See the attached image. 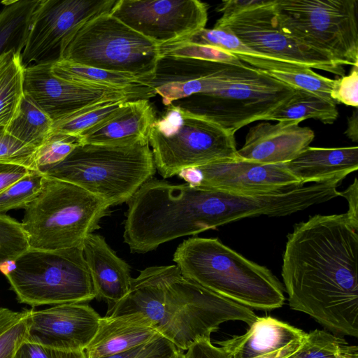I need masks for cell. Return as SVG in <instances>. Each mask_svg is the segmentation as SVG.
<instances>
[{
	"label": "cell",
	"instance_id": "6da1fadb",
	"mask_svg": "<svg viewBox=\"0 0 358 358\" xmlns=\"http://www.w3.org/2000/svg\"><path fill=\"white\" fill-rule=\"evenodd\" d=\"M345 214L315 215L287 236L282 277L290 308L358 336V234Z\"/></svg>",
	"mask_w": 358,
	"mask_h": 358
},
{
	"label": "cell",
	"instance_id": "3957f363",
	"mask_svg": "<svg viewBox=\"0 0 358 358\" xmlns=\"http://www.w3.org/2000/svg\"><path fill=\"white\" fill-rule=\"evenodd\" d=\"M173 261L185 278L249 308L271 310L284 304V288L270 270L217 238H189Z\"/></svg>",
	"mask_w": 358,
	"mask_h": 358
},
{
	"label": "cell",
	"instance_id": "8d00e7d4",
	"mask_svg": "<svg viewBox=\"0 0 358 358\" xmlns=\"http://www.w3.org/2000/svg\"><path fill=\"white\" fill-rule=\"evenodd\" d=\"M36 150L10 134L4 127H0V162L18 164L36 171Z\"/></svg>",
	"mask_w": 358,
	"mask_h": 358
},
{
	"label": "cell",
	"instance_id": "74e56055",
	"mask_svg": "<svg viewBox=\"0 0 358 358\" xmlns=\"http://www.w3.org/2000/svg\"><path fill=\"white\" fill-rule=\"evenodd\" d=\"M181 351L162 336L145 344L102 358H173Z\"/></svg>",
	"mask_w": 358,
	"mask_h": 358
},
{
	"label": "cell",
	"instance_id": "30bf717a",
	"mask_svg": "<svg viewBox=\"0 0 358 358\" xmlns=\"http://www.w3.org/2000/svg\"><path fill=\"white\" fill-rule=\"evenodd\" d=\"M295 90L250 67L244 74L212 92L198 93L172 103L235 134L282 104Z\"/></svg>",
	"mask_w": 358,
	"mask_h": 358
},
{
	"label": "cell",
	"instance_id": "44dd1931",
	"mask_svg": "<svg viewBox=\"0 0 358 358\" xmlns=\"http://www.w3.org/2000/svg\"><path fill=\"white\" fill-rule=\"evenodd\" d=\"M96 298L110 303L123 299L131 284L130 267L99 234L86 236L81 245Z\"/></svg>",
	"mask_w": 358,
	"mask_h": 358
},
{
	"label": "cell",
	"instance_id": "4fadbf2b",
	"mask_svg": "<svg viewBox=\"0 0 358 358\" xmlns=\"http://www.w3.org/2000/svg\"><path fill=\"white\" fill-rule=\"evenodd\" d=\"M23 89L53 122L101 101L149 99L156 95L148 87L113 89L69 82L55 75L51 64L25 67Z\"/></svg>",
	"mask_w": 358,
	"mask_h": 358
},
{
	"label": "cell",
	"instance_id": "d4e9b609",
	"mask_svg": "<svg viewBox=\"0 0 358 358\" xmlns=\"http://www.w3.org/2000/svg\"><path fill=\"white\" fill-rule=\"evenodd\" d=\"M338 116L336 104L315 94L295 90L292 96L265 115L262 120L293 122L314 119L324 124L334 123Z\"/></svg>",
	"mask_w": 358,
	"mask_h": 358
},
{
	"label": "cell",
	"instance_id": "b9f144b4",
	"mask_svg": "<svg viewBox=\"0 0 358 358\" xmlns=\"http://www.w3.org/2000/svg\"><path fill=\"white\" fill-rule=\"evenodd\" d=\"M183 354L185 358H232L224 348L213 345L210 338L197 340Z\"/></svg>",
	"mask_w": 358,
	"mask_h": 358
},
{
	"label": "cell",
	"instance_id": "4dcf8cb0",
	"mask_svg": "<svg viewBox=\"0 0 358 358\" xmlns=\"http://www.w3.org/2000/svg\"><path fill=\"white\" fill-rule=\"evenodd\" d=\"M264 71L273 78L294 90L310 92L335 103L331 97L334 79L321 76L311 69L303 68Z\"/></svg>",
	"mask_w": 358,
	"mask_h": 358
},
{
	"label": "cell",
	"instance_id": "277c9868",
	"mask_svg": "<svg viewBox=\"0 0 358 358\" xmlns=\"http://www.w3.org/2000/svg\"><path fill=\"white\" fill-rule=\"evenodd\" d=\"M155 171L151 148L144 141L127 145L79 144L43 175L77 185L110 207L127 203Z\"/></svg>",
	"mask_w": 358,
	"mask_h": 358
},
{
	"label": "cell",
	"instance_id": "4316f807",
	"mask_svg": "<svg viewBox=\"0 0 358 358\" xmlns=\"http://www.w3.org/2000/svg\"><path fill=\"white\" fill-rule=\"evenodd\" d=\"M55 75L80 85L113 89H129L144 85V79L136 76L110 71L92 66L59 60L51 64Z\"/></svg>",
	"mask_w": 358,
	"mask_h": 358
},
{
	"label": "cell",
	"instance_id": "52a82bcc",
	"mask_svg": "<svg viewBox=\"0 0 358 358\" xmlns=\"http://www.w3.org/2000/svg\"><path fill=\"white\" fill-rule=\"evenodd\" d=\"M5 275L18 301L32 307L85 303L96 298L81 247L29 248Z\"/></svg>",
	"mask_w": 358,
	"mask_h": 358
},
{
	"label": "cell",
	"instance_id": "ba28073f",
	"mask_svg": "<svg viewBox=\"0 0 358 358\" xmlns=\"http://www.w3.org/2000/svg\"><path fill=\"white\" fill-rule=\"evenodd\" d=\"M159 58V45L108 13L80 27L61 60L131 74L144 79L145 85L152 78Z\"/></svg>",
	"mask_w": 358,
	"mask_h": 358
},
{
	"label": "cell",
	"instance_id": "ffe728a7",
	"mask_svg": "<svg viewBox=\"0 0 358 358\" xmlns=\"http://www.w3.org/2000/svg\"><path fill=\"white\" fill-rule=\"evenodd\" d=\"M162 336L141 312L100 318L98 329L85 349L88 358H102L150 342Z\"/></svg>",
	"mask_w": 358,
	"mask_h": 358
},
{
	"label": "cell",
	"instance_id": "484cf974",
	"mask_svg": "<svg viewBox=\"0 0 358 358\" xmlns=\"http://www.w3.org/2000/svg\"><path fill=\"white\" fill-rule=\"evenodd\" d=\"M40 0L3 1L0 11V56L15 51L22 53L34 13Z\"/></svg>",
	"mask_w": 358,
	"mask_h": 358
},
{
	"label": "cell",
	"instance_id": "cb8c5ba5",
	"mask_svg": "<svg viewBox=\"0 0 358 358\" xmlns=\"http://www.w3.org/2000/svg\"><path fill=\"white\" fill-rule=\"evenodd\" d=\"M177 41L221 49L233 55L241 62H244L248 65L262 71L303 69L295 63L255 51L245 45L225 28L215 27L213 29L203 28Z\"/></svg>",
	"mask_w": 358,
	"mask_h": 358
},
{
	"label": "cell",
	"instance_id": "d590c367",
	"mask_svg": "<svg viewBox=\"0 0 358 358\" xmlns=\"http://www.w3.org/2000/svg\"><path fill=\"white\" fill-rule=\"evenodd\" d=\"M29 248L22 224L0 214V268L8 262H13Z\"/></svg>",
	"mask_w": 358,
	"mask_h": 358
},
{
	"label": "cell",
	"instance_id": "e0dca14e",
	"mask_svg": "<svg viewBox=\"0 0 358 358\" xmlns=\"http://www.w3.org/2000/svg\"><path fill=\"white\" fill-rule=\"evenodd\" d=\"M219 62L160 57L152 78L145 85L161 96L168 106L198 93L212 92L222 85L231 66Z\"/></svg>",
	"mask_w": 358,
	"mask_h": 358
},
{
	"label": "cell",
	"instance_id": "c3c4849f",
	"mask_svg": "<svg viewBox=\"0 0 358 358\" xmlns=\"http://www.w3.org/2000/svg\"><path fill=\"white\" fill-rule=\"evenodd\" d=\"M348 126L345 134L353 142L358 140V112L357 108L348 118Z\"/></svg>",
	"mask_w": 358,
	"mask_h": 358
},
{
	"label": "cell",
	"instance_id": "ac0fdd59",
	"mask_svg": "<svg viewBox=\"0 0 358 358\" xmlns=\"http://www.w3.org/2000/svg\"><path fill=\"white\" fill-rule=\"evenodd\" d=\"M314 137L312 129L293 122H262L249 129L237 155L259 164H285L308 147Z\"/></svg>",
	"mask_w": 358,
	"mask_h": 358
},
{
	"label": "cell",
	"instance_id": "5bb4252c",
	"mask_svg": "<svg viewBox=\"0 0 358 358\" xmlns=\"http://www.w3.org/2000/svg\"><path fill=\"white\" fill-rule=\"evenodd\" d=\"M110 14L161 45L205 28L208 6L198 0H118Z\"/></svg>",
	"mask_w": 358,
	"mask_h": 358
},
{
	"label": "cell",
	"instance_id": "681fc988",
	"mask_svg": "<svg viewBox=\"0 0 358 358\" xmlns=\"http://www.w3.org/2000/svg\"><path fill=\"white\" fill-rule=\"evenodd\" d=\"M343 358H358V348L346 343L343 346Z\"/></svg>",
	"mask_w": 358,
	"mask_h": 358
},
{
	"label": "cell",
	"instance_id": "f6af8a7d",
	"mask_svg": "<svg viewBox=\"0 0 358 358\" xmlns=\"http://www.w3.org/2000/svg\"><path fill=\"white\" fill-rule=\"evenodd\" d=\"M262 0H229L224 1L220 5L218 11L222 16H229L248 8L256 6Z\"/></svg>",
	"mask_w": 358,
	"mask_h": 358
},
{
	"label": "cell",
	"instance_id": "60d3db41",
	"mask_svg": "<svg viewBox=\"0 0 358 358\" xmlns=\"http://www.w3.org/2000/svg\"><path fill=\"white\" fill-rule=\"evenodd\" d=\"M13 358H88L85 351H66L24 341Z\"/></svg>",
	"mask_w": 358,
	"mask_h": 358
},
{
	"label": "cell",
	"instance_id": "8992f818",
	"mask_svg": "<svg viewBox=\"0 0 358 358\" xmlns=\"http://www.w3.org/2000/svg\"><path fill=\"white\" fill-rule=\"evenodd\" d=\"M166 106L148 136L156 170L163 178L187 169L238 159L235 134L173 103Z\"/></svg>",
	"mask_w": 358,
	"mask_h": 358
},
{
	"label": "cell",
	"instance_id": "d6a6232c",
	"mask_svg": "<svg viewBox=\"0 0 358 358\" xmlns=\"http://www.w3.org/2000/svg\"><path fill=\"white\" fill-rule=\"evenodd\" d=\"M78 145V136L51 133L36 150V171L43 174L49 168L64 159Z\"/></svg>",
	"mask_w": 358,
	"mask_h": 358
},
{
	"label": "cell",
	"instance_id": "f546056e",
	"mask_svg": "<svg viewBox=\"0 0 358 358\" xmlns=\"http://www.w3.org/2000/svg\"><path fill=\"white\" fill-rule=\"evenodd\" d=\"M127 99L101 101L85 107L52 124L51 133L79 136L115 113Z\"/></svg>",
	"mask_w": 358,
	"mask_h": 358
},
{
	"label": "cell",
	"instance_id": "7c38bea8",
	"mask_svg": "<svg viewBox=\"0 0 358 358\" xmlns=\"http://www.w3.org/2000/svg\"><path fill=\"white\" fill-rule=\"evenodd\" d=\"M117 0H40L21 53L24 68L52 64L76 32L92 19L110 12Z\"/></svg>",
	"mask_w": 358,
	"mask_h": 358
},
{
	"label": "cell",
	"instance_id": "f1b7e54d",
	"mask_svg": "<svg viewBox=\"0 0 358 358\" xmlns=\"http://www.w3.org/2000/svg\"><path fill=\"white\" fill-rule=\"evenodd\" d=\"M52 124L49 116L24 93L17 114L5 129L24 144L38 149L51 134Z\"/></svg>",
	"mask_w": 358,
	"mask_h": 358
},
{
	"label": "cell",
	"instance_id": "7bdbcfd3",
	"mask_svg": "<svg viewBox=\"0 0 358 358\" xmlns=\"http://www.w3.org/2000/svg\"><path fill=\"white\" fill-rule=\"evenodd\" d=\"M31 171L18 164L0 162V194Z\"/></svg>",
	"mask_w": 358,
	"mask_h": 358
},
{
	"label": "cell",
	"instance_id": "9a60e30c",
	"mask_svg": "<svg viewBox=\"0 0 358 358\" xmlns=\"http://www.w3.org/2000/svg\"><path fill=\"white\" fill-rule=\"evenodd\" d=\"M178 176L194 187L247 194H268L301 185L285 164L241 159L187 169Z\"/></svg>",
	"mask_w": 358,
	"mask_h": 358
},
{
	"label": "cell",
	"instance_id": "ab89813d",
	"mask_svg": "<svg viewBox=\"0 0 358 358\" xmlns=\"http://www.w3.org/2000/svg\"><path fill=\"white\" fill-rule=\"evenodd\" d=\"M27 310L24 316L0 334V358H13L20 346L27 340Z\"/></svg>",
	"mask_w": 358,
	"mask_h": 358
},
{
	"label": "cell",
	"instance_id": "d6986e66",
	"mask_svg": "<svg viewBox=\"0 0 358 358\" xmlns=\"http://www.w3.org/2000/svg\"><path fill=\"white\" fill-rule=\"evenodd\" d=\"M155 120L148 99L127 101L113 115L78 136L79 144L127 145L148 141Z\"/></svg>",
	"mask_w": 358,
	"mask_h": 358
},
{
	"label": "cell",
	"instance_id": "5b68a950",
	"mask_svg": "<svg viewBox=\"0 0 358 358\" xmlns=\"http://www.w3.org/2000/svg\"><path fill=\"white\" fill-rule=\"evenodd\" d=\"M109 208L77 185L45 176L41 191L24 208L21 223L29 248L57 250L81 247L86 236L99 228Z\"/></svg>",
	"mask_w": 358,
	"mask_h": 358
},
{
	"label": "cell",
	"instance_id": "836d02e7",
	"mask_svg": "<svg viewBox=\"0 0 358 358\" xmlns=\"http://www.w3.org/2000/svg\"><path fill=\"white\" fill-rule=\"evenodd\" d=\"M44 175L31 171L0 194V213L25 208L41 189Z\"/></svg>",
	"mask_w": 358,
	"mask_h": 358
},
{
	"label": "cell",
	"instance_id": "7dc6e473",
	"mask_svg": "<svg viewBox=\"0 0 358 358\" xmlns=\"http://www.w3.org/2000/svg\"><path fill=\"white\" fill-rule=\"evenodd\" d=\"M304 339V338H303ZM303 340L295 341L281 349L254 358H287L301 346Z\"/></svg>",
	"mask_w": 358,
	"mask_h": 358
},
{
	"label": "cell",
	"instance_id": "ee69618b",
	"mask_svg": "<svg viewBox=\"0 0 358 358\" xmlns=\"http://www.w3.org/2000/svg\"><path fill=\"white\" fill-rule=\"evenodd\" d=\"M340 196L345 197L349 204L348 211L345 213L350 224L358 229V181L355 178L354 182L345 191L340 192Z\"/></svg>",
	"mask_w": 358,
	"mask_h": 358
},
{
	"label": "cell",
	"instance_id": "f35d334b",
	"mask_svg": "<svg viewBox=\"0 0 358 358\" xmlns=\"http://www.w3.org/2000/svg\"><path fill=\"white\" fill-rule=\"evenodd\" d=\"M331 97L336 104L343 103L357 108L358 66H352V69L348 76L334 79Z\"/></svg>",
	"mask_w": 358,
	"mask_h": 358
},
{
	"label": "cell",
	"instance_id": "83f0119b",
	"mask_svg": "<svg viewBox=\"0 0 358 358\" xmlns=\"http://www.w3.org/2000/svg\"><path fill=\"white\" fill-rule=\"evenodd\" d=\"M24 69L20 53L10 51L0 56V127H7L18 113Z\"/></svg>",
	"mask_w": 358,
	"mask_h": 358
},
{
	"label": "cell",
	"instance_id": "9c48e42d",
	"mask_svg": "<svg viewBox=\"0 0 358 358\" xmlns=\"http://www.w3.org/2000/svg\"><path fill=\"white\" fill-rule=\"evenodd\" d=\"M279 23L299 42L358 66L356 0H273Z\"/></svg>",
	"mask_w": 358,
	"mask_h": 358
},
{
	"label": "cell",
	"instance_id": "8fae6325",
	"mask_svg": "<svg viewBox=\"0 0 358 358\" xmlns=\"http://www.w3.org/2000/svg\"><path fill=\"white\" fill-rule=\"evenodd\" d=\"M214 27L229 30L245 45L262 54L303 68L345 76L342 62L299 42L284 31L275 13L273 0H262L235 14L221 16Z\"/></svg>",
	"mask_w": 358,
	"mask_h": 358
},
{
	"label": "cell",
	"instance_id": "1f68e13d",
	"mask_svg": "<svg viewBox=\"0 0 358 358\" xmlns=\"http://www.w3.org/2000/svg\"><path fill=\"white\" fill-rule=\"evenodd\" d=\"M346 343L328 331L315 329L306 333L301 346L287 358H343Z\"/></svg>",
	"mask_w": 358,
	"mask_h": 358
},
{
	"label": "cell",
	"instance_id": "2e32d148",
	"mask_svg": "<svg viewBox=\"0 0 358 358\" xmlns=\"http://www.w3.org/2000/svg\"><path fill=\"white\" fill-rule=\"evenodd\" d=\"M101 316L85 303L55 305L27 310V341L66 351H85Z\"/></svg>",
	"mask_w": 358,
	"mask_h": 358
},
{
	"label": "cell",
	"instance_id": "7a4b0ae2",
	"mask_svg": "<svg viewBox=\"0 0 358 358\" xmlns=\"http://www.w3.org/2000/svg\"><path fill=\"white\" fill-rule=\"evenodd\" d=\"M136 312L148 316L156 330L182 351L210 338L225 322L240 320L250 326L257 317L252 309L185 278L176 264L141 271L131 278L127 295L112 303L106 315Z\"/></svg>",
	"mask_w": 358,
	"mask_h": 358
},
{
	"label": "cell",
	"instance_id": "bcb514c9",
	"mask_svg": "<svg viewBox=\"0 0 358 358\" xmlns=\"http://www.w3.org/2000/svg\"><path fill=\"white\" fill-rule=\"evenodd\" d=\"M24 315V312H16L6 308H0V334L15 324Z\"/></svg>",
	"mask_w": 358,
	"mask_h": 358
},
{
	"label": "cell",
	"instance_id": "f907efd6",
	"mask_svg": "<svg viewBox=\"0 0 358 358\" xmlns=\"http://www.w3.org/2000/svg\"><path fill=\"white\" fill-rule=\"evenodd\" d=\"M183 352H184V351H182V350L178 352V354L176 357H174L173 358H185Z\"/></svg>",
	"mask_w": 358,
	"mask_h": 358
},
{
	"label": "cell",
	"instance_id": "e575fe53",
	"mask_svg": "<svg viewBox=\"0 0 358 358\" xmlns=\"http://www.w3.org/2000/svg\"><path fill=\"white\" fill-rule=\"evenodd\" d=\"M160 57L191 58L201 60L242 64L237 57L221 49L176 41L159 45Z\"/></svg>",
	"mask_w": 358,
	"mask_h": 358
},
{
	"label": "cell",
	"instance_id": "7402d4cb",
	"mask_svg": "<svg viewBox=\"0 0 358 358\" xmlns=\"http://www.w3.org/2000/svg\"><path fill=\"white\" fill-rule=\"evenodd\" d=\"M301 185L342 180L358 169V148L307 147L294 159L285 163Z\"/></svg>",
	"mask_w": 358,
	"mask_h": 358
},
{
	"label": "cell",
	"instance_id": "603a6c76",
	"mask_svg": "<svg viewBox=\"0 0 358 358\" xmlns=\"http://www.w3.org/2000/svg\"><path fill=\"white\" fill-rule=\"evenodd\" d=\"M240 336L217 342L232 358H254L303 340V330L270 316L257 317Z\"/></svg>",
	"mask_w": 358,
	"mask_h": 358
}]
</instances>
